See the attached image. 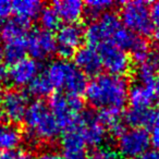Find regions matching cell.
I'll use <instances>...</instances> for the list:
<instances>
[{
	"mask_svg": "<svg viewBox=\"0 0 159 159\" xmlns=\"http://www.w3.org/2000/svg\"><path fill=\"white\" fill-rule=\"evenodd\" d=\"M84 94L87 102L94 108L122 110L128 102V80L123 76L102 73L89 81Z\"/></svg>",
	"mask_w": 159,
	"mask_h": 159,
	"instance_id": "obj_1",
	"label": "cell"
},
{
	"mask_svg": "<svg viewBox=\"0 0 159 159\" xmlns=\"http://www.w3.org/2000/svg\"><path fill=\"white\" fill-rule=\"evenodd\" d=\"M23 122L25 139L33 147L44 143H52L61 132L48 105L43 100H35L30 104Z\"/></svg>",
	"mask_w": 159,
	"mask_h": 159,
	"instance_id": "obj_2",
	"label": "cell"
},
{
	"mask_svg": "<svg viewBox=\"0 0 159 159\" xmlns=\"http://www.w3.org/2000/svg\"><path fill=\"white\" fill-rule=\"evenodd\" d=\"M53 89L63 91L64 94L81 96L85 93L89 84L87 76L75 66L73 62L55 60L50 62L45 71Z\"/></svg>",
	"mask_w": 159,
	"mask_h": 159,
	"instance_id": "obj_3",
	"label": "cell"
},
{
	"mask_svg": "<svg viewBox=\"0 0 159 159\" xmlns=\"http://www.w3.org/2000/svg\"><path fill=\"white\" fill-rule=\"evenodd\" d=\"M149 2L143 0H133L122 3L120 9V21L122 25L132 33L144 38L155 34L150 20Z\"/></svg>",
	"mask_w": 159,
	"mask_h": 159,
	"instance_id": "obj_4",
	"label": "cell"
},
{
	"mask_svg": "<svg viewBox=\"0 0 159 159\" xmlns=\"http://www.w3.org/2000/svg\"><path fill=\"white\" fill-rule=\"evenodd\" d=\"M48 107L55 117L60 130H69L77 124L84 111V102L81 96L56 94L49 99Z\"/></svg>",
	"mask_w": 159,
	"mask_h": 159,
	"instance_id": "obj_5",
	"label": "cell"
},
{
	"mask_svg": "<svg viewBox=\"0 0 159 159\" xmlns=\"http://www.w3.org/2000/svg\"><path fill=\"white\" fill-rule=\"evenodd\" d=\"M121 27L122 23L119 16L112 11L106 12L89 23L85 30V39L91 46H99L100 44L111 42Z\"/></svg>",
	"mask_w": 159,
	"mask_h": 159,
	"instance_id": "obj_6",
	"label": "cell"
},
{
	"mask_svg": "<svg viewBox=\"0 0 159 159\" xmlns=\"http://www.w3.org/2000/svg\"><path fill=\"white\" fill-rule=\"evenodd\" d=\"M97 50L102 60V68L107 71V73L123 77L130 73L132 60L125 50L119 48L111 42L100 44L97 46Z\"/></svg>",
	"mask_w": 159,
	"mask_h": 159,
	"instance_id": "obj_7",
	"label": "cell"
},
{
	"mask_svg": "<svg viewBox=\"0 0 159 159\" xmlns=\"http://www.w3.org/2000/svg\"><path fill=\"white\" fill-rule=\"evenodd\" d=\"M150 135L146 129L131 128L118 137L117 148L119 154L125 159L139 158L149 149Z\"/></svg>",
	"mask_w": 159,
	"mask_h": 159,
	"instance_id": "obj_8",
	"label": "cell"
},
{
	"mask_svg": "<svg viewBox=\"0 0 159 159\" xmlns=\"http://www.w3.org/2000/svg\"><path fill=\"white\" fill-rule=\"evenodd\" d=\"M55 37L57 42L56 53L60 57V60L69 61L70 58H73L75 51L82 47L85 39V30L79 23L66 24L60 26Z\"/></svg>",
	"mask_w": 159,
	"mask_h": 159,
	"instance_id": "obj_9",
	"label": "cell"
},
{
	"mask_svg": "<svg viewBox=\"0 0 159 159\" xmlns=\"http://www.w3.org/2000/svg\"><path fill=\"white\" fill-rule=\"evenodd\" d=\"M75 126L81 132L85 145L95 149L102 147V144L107 139L108 132L100 122L98 113L94 111H83Z\"/></svg>",
	"mask_w": 159,
	"mask_h": 159,
	"instance_id": "obj_10",
	"label": "cell"
},
{
	"mask_svg": "<svg viewBox=\"0 0 159 159\" xmlns=\"http://www.w3.org/2000/svg\"><path fill=\"white\" fill-rule=\"evenodd\" d=\"M27 53L36 61L49 59L56 53L57 42L52 33L43 29L30 31L26 37Z\"/></svg>",
	"mask_w": 159,
	"mask_h": 159,
	"instance_id": "obj_11",
	"label": "cell"
},
{
	"mask_svg": "<svg viewBox=\"0 0 159 159\" xmlns=\"http://www.w3.org/2000/svg\"><path fill=\"white\" fill-rule=\"evenodd\" d=\"M0 102L5 118L14 125L24 119L30 106V98L25 92L12 89L3 93Z\"/></svg>",
	"mask_w": 159,
	"mask_h": 159,
	"instance_id": "obj_12",
	"label": "cell"
},
{
	"mask_svg": "<svg viewBox=\"0 0 159 159\" xmlns=\"http://www.w3.org/2000/svg\"><path fill=\"white\" fill-rule=\"evenodd\" d=\"M73 59H74L73 63L75 64V66L86 76L95 77L100 74L102 64L96 47L91 45L80 47L75 51Z\"/></svg>",
	"mask_w": 159,
	"mask_h": 159,
	"instance_id": "obj_13",
	"label": "cell"
},
{
	"mask_svg": "<svg viewBox=\"0 0 159 159\" xmlns=\"http://www.w3.org/2000/svg\"><path fill=\"white\" fill-rule=\"evenodd\" d=\"M40 68L39 61L25 58L9 69V82L16 87L29 86L40 73Z\"/></svg>",
	"mask_w": 159,
	"mask_h": 159,
	"instance_id": "obj_14",
	"label": "cell"
},
{
	"mask_svg": "<svg viewBox=\"0 0 159 159\" xmlns=\"http://www.w3.org/2000/svg\"><path fill=\"white\" fill-rule=\"evenodd\" d=\"M51 7L60 20L66 22V24L77 23L84 14V3L80 0H59L55 1Z\"/></svg>",
	"mask_w": 159,
	"mask_h": 159,
	"instance_id": "obj_15",
	"label": "cell"
},
{
	"mask_svg": "<svg viewBox=\"0 0 159 159\" xmlns=\"http://www.w3.org/2000/svg\"><path fill=\"white\" fill-rule=\"evenodd\" d=\"M30 30H31V21L19 16L10 18L3 23L0 29V38L5 43L21 39L30 33Z\"/></svg>",
	"mask_w": 159,
	"mask_h": 159,
	"instance_id": "obj_16",
	"label": "cell"
},
{
	"mask_svg": "<svg viewBox=\"0 0 159 159\" xmlns=\"http://www.w3.org/2000/svg\"><path fill=\"white\" fill-rule=\"evenodd\" d=\"M156 100L154 85H145L135 83L129 89L128 102L131 107L136 108H150L152 102Z\"/></svg>",
	"mask_w": 159,
	"mask_h": 159,
	"instance_id": "obj_17",
	"label": "cell"
},
{
	"mask_svg": "<svg viewBox=\"0 0 159 159\" xmlns=\"http://www.w3.org/2000/svg\"><path fill=\"white\" fill-rule=\"evenodd\" d=\"M159 71V60L158 53L152 52L147 60L141 64H137L135 70V77L136 83L145 85H154Z\"/></svg>",
	"mask_w": 159,
	"mask_h": 159,
	"instance_id": "obj_18",
	"label": "cell"
},
{
	"mask_svg": "<svg viewBox=\"0 0 159 159\" xmlns=\"http://www.w3.org/2000/svg\"><path fill=\"white\" fill-rule=\"evenodd\" d=\"M98 118L107 132L112 136L119 137L125 130V123H124L123 116L121 115V110H117V109L100 110L98 113Z\"/></svg>",
	"mask_w": 159,
	"mask_h": 159,
	"instance_id": "obj_19",
	"label": "cell"
},
{
	"mask_svg": "<svg viewBox=\"0 0 159 159\" xmlns=\"http://www.w3.org/2000/svg\"><path fill=\"white\" fill-rule=\"evenodd\" d=\"M154 113L155 111H152L150 108L130 107L123 115L124 123L130 125L131 128L146 129L152 124Z\"/></svg>",
	"mask_w": 159,
	"mask_h": 159,
	"instance_id": "obj_20",
	"label": "cell"
},
{
	"mask_svg": "<svg viewBox=\"0 0 159 159\" xmlns=\"http://www.w3.org/2000/svg\"><path fill=\"white\" fill-rule=\"evenodd\" d=\"M27 47L25 38L7 42L2 47V61L7 66H13L21 60L25 59Z\"/></svg>",
	"mask_w": 159,
	"mask_h": 159,
	"instance_id": "obj_21",
	"label": "cell"
},
{
	"mask_svg": "<svg viewBox=\"0 0 159 159\" xmlns=\"http://www.w3.org/2000/svg\"><path fill=\"white\" fill-rule=\"evenodd\" d=\"M11 8L16 16L32 21L39 16L44 5L38 0H16L11 2Z\"/></svg>",
	"mask_w": 159,
	"mask_h": 159,
	"instance_id": "obj_22",
	"label": "cell"
},
{
	"mask_svg": "<svg viewBox=\"0 0 159 159\" xmlns=\"http://www.w3.org/2000/svg\"><path fill=\"white\" fill-rule=\"evenodd\" d=\"M22 142V134L13 124L0 125V150L11 152L18 148Z\"/></svg>",
	"mask_w": 159,
	"mask_h": 159,
	"instance_id": "obj_23",
	"label": "cell"
},
{
	"mask_svg": "<svg viewBox=\"0 0 159 159\" xmlns=\"http://www.w3.org/2000/svg\"><path fill=\"white\" fill-rule=\"evenodd\" d=\"M85 147H86L85 142L76 126H73L64 131L61 136V148L63 150V154L64 152H86Z\"/></svg>",
	"mask_w": 159,
	"mask_h": 159,
	"instance_id": "obj_24",
	"label": "cell"
},
{
	"mask_svg": "<svg viewBox=\"0 0 159 159\" xmlns=\"http://www.w3.org/2000/svg\"><path fill=\"white\" fill-rule=\"evenodd\" d=\"M29 94L36 98H45L49 96L53 91L52 85L45 75V73H39L27 86Z\"/></svg>",
	"mask_w": 159,
	"mask_h": 159,
	"instance_id": "obj_25",
	"label": "cell"
},
{
	"mask_svg": "<svg viewBox=\"0 0 159 159\" xmlns=\"http://www.w3.org/2000/svg\"><path fill=\"white\" fill-rule=\"evenodd\" d=\"M116 5L117 3L111 0H89L84 3V13L89 19L95 20L102 14L109 12Z\"/></svg>",
	"mask_w": 159,
	"mask_h": 159,
	"instance_id": "obj_26",
	"label": "cell"
},
{
	"mask_svg": "<svg viewBox=\"0 0 159 159\" xmlns=\"http://www.w3.org/2000/svg\"><path fill=\"white\" fill-rule=\"evenodd\" d=\"M142 36H139L136 34L132 33L131 31H129L128 29L122 25V27L115 34L111 43L115 44L116 46H118L119 48L125 50L126 52H130L131 49L134 47V45L137 43L139 38Z\"/></svg>",
	"mask_w": 159,
	"mask_h": 159,
	"instance_id": "obj_27",
	"label": "cell"
},
{
	"mask_svg": "<svg viewBox=\"0 0 159 159\" xmlns=\"http://www.w3.org/2000/svg\"><path fill=\"white\" fill-rule=\"evenodd\" d=\"M38 19H39L40 26L45 31L52 33L53 31H58L60 29L61 20L52 7H45L40 12Z\"/></svg>",
	"mask_w": 159,
	"mask_h": 159,
	"instance_id": "obj_28",
	"label": "cell"
},
{
	"mask_svg": "<svg viewBox=\"0 0 159 159\" xmlns=\"http://www.w3.org/2000/svg\"><path fill=\"white\" fill-rule=\"evenodd\" d=\"M152 52V51L150 50V44L147 40V38L139 37L137 43L134 45V47L129 52V55H130L131 60L133 62L141 64L145 60H147V58L149 57Z\"/></svg>",
	"mask_w": 159,
	"mask_h": 159,
	"instance_id": "obj_29",
	"label": "cell"
},
{
	"mask_svg": "<svg viewBox=\"0 0 159 159\" xmlns=\"http://www.w3.org/2000/svg\"><path fill=\"white\" fill-rule=\"evenodd\" d=\"M86 159H119V155L110 147H99L87 155Z\"/></svg>",
	"mask_w": 159,
	"mask_h": 159,
	"instance_id": "obj_30",
	"label": "cell"
},
{
	"mask_svg": "<svg viewBox=\"0 0 159 159\" xmlns=\"http://www.w3.org/2000/svg\"><path fill=\"white\" fill-rule=\"evenodd\" d=\"M150 144L154 146V149L159 150V108L155 111L154 119L150 124Z\"/></svg>",
	"mask_w": 159,
	"mask_h": 159,
	"instance_id": "obj_31",
	"label": "cell"
},
{
	"mask_svg": "<svg viewBox=\"0 0 159 159\" xmlns=\"http://www.w3.org/2000/svg\"><path fill=\"white\" fill-rule=\"evenodd\" d=\"M0 159H34L31 152L24 149H14L11 152H5L0 155Z\"/></svg>",
	"mask_w": 159,
	"mask_h": 159,
	"instance_id": "obj_32",
	"label": "cell"
},
{
	"mask_svg": "<svg viewBox=\"0 0 159 159\" xmlns=\"http://www.w3.org/2000/svg\"><path fill=\"white\" fill-rule=\"evenodd\" d=\"M149 12L155 33H159V1H155L150 5Z\"/></svg>",
	"mask_w": 159,
	"mask_h": 159,
	"instance_id": "obj_33",
	"label": "cell"
},
{
	"mask_svg": "<svg viewBox=\"0 0 159 159\" xmlns=\"http://www.w3.org/2000/svg\"><path fill=\"white\" fill-rule=\"evenodd\" d=\"M11 12V2H9L7 0H0V29H1L3 23L9 19Z\"/></svg>",
	"mask_w": 159,
	"mask_h": 159,
	"instance_id": "obj_34",
	"label": "cell"
},
{
	"mask_svg": "<svg viewBox=\"0 0 159 159\" xmlns=\"http://www.w3.org/2000/svg\"><path fill=\"white\" fill-rule=\"evenodd\" d=\"M35 159H64L59 152L55 149H43L37 154Z\"/></svg>",
	"mask_w": 159,
	"mask_h": 159,
	"instance_id": "obj_35",
	"label": "cell"
},
{
	"mask_svg": "<svg viewBox=\"0 0 159 159\" xmlns=\"http://www.w3.org/2000/svg\"><path fill=\"white\" fill-rule=\"evenodd\" d=\"M9 81V69L3 61H0V84Z\"/></svg>",
	"mask_w": 159,
	"mask_h": 159,
	"instance_id": "obj_36",
	"label": "cell"
},
{
	"mask_svg": "<svg viewBox=\"0 0 159 159\" xmlns=\"http://www.w3.org/2000/svg\"><path fill=\"white\" fill-rule=\"evenodd\" d=\"M137 159H159V150L148 149L144 154H142Z\"/></svg>",
	"mask_w": 159,
	"mask_h": 159,
	"instance_id": "obj_37",
	"label": "cell"
},
{
	"mask_svg": "<svg viewBox=\"0 0 159 159\" xmlns=\"http://www.w3.org/2000/svg\"><path fill=\"white\" fill-rule=\"evenodd\" d=\"M154 89H155V95H156V99L159 102V76H157L156 81H155Z\"/></svg>",
	"mask_w": 159,
	"mask_h": 159,
	"instance_id": "obj_38",
	"label": "cell"
},
{
	"mask_svg": "<svg viewBox=\"0 0 159 159\" xmlns=\"http://www.w3.org/2000/svg\"><path fill=\"white\" fill-rule=\"evenodd\" d=\"M5 115H3L2 110H1V108H0V125H2L3 124V121H5Z\"/></svg>",
	"mask_w": 159,
	"mask_h": 159,
	"instance_id": "obj_39",
	"label": "cell"
},
{
	"mask_svg": "<svg viewBox=\"0 0 159 159\" xmlns=\"http://www.w3.org/2000/svg\"><path fill=\"white\" fill-rule=\"evenodd\" d=\"M3 92H2V87H1V84H0V102H1V98H2Z\"/></svg>",
	"mask_w": 159,
	"mask_h": 159,
	"instance_id": "obj_40",
	"label": "cell"
},
{
	"mask_svg": "<svg viewBox=\"0 0 159 159\" xmlns=\"http://www.w3.org/2000/svg\"><path fill=\"white\" fill-rule=\"evenodd\" d=\"M0 61H2V47L0 45Z\"/></svg>",
	"mask_w": 159,
	"mask_h": 159,
	"instance_id": "obj_41",
	"label": "cell"
},
{
	"mask_svg": "<svg viewBox=\"0 0 159 159\" xmlns=\"http://www.w3.org/2000/svg\"><path fill=\"white\" fill-rule=\"evenodd\" d=\"M158 60H159V53H158Z\"/></svg>",
	"mask_w": 159,
	"mask_h": 159,
	"instance_id": "obj_42",
	"label": "cell"
}]
</instances>
